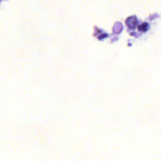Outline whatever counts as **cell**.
I'll return each instance as SVG.
<instances>
[{
	"label": "cell",
	"instance_id": "1",
	"mask_svg": "<svg viewBox=\"0 0 161 161\" xmlns=\"http://www.w3.org/2000/svg\"><path fill=\"white\" fill-rule=\"evenodd\" d=\"M126 24L130 29H134L137 24V20L135 17H131L126 20Z\"/></svg>",
	"mask_w": 161,
	"mask_h": 161
},
{
	"label": "cell",
	"instance_id": "2",
	"mask_svg": "<svg viewBox=\"0 0 161 161\" xmlns=\"http://www.w3.org/2000/svg\"><path fill=\"white\" fill-rule=\"evenodd\" d=\"M148 28L149 25L148 23L145 22V23H143V24H141L138 26V29L140 31L145 32L148 31Z\"/></svg>",
	"mask_w": 161,
	"mask_h": 161
}]
</instances>
